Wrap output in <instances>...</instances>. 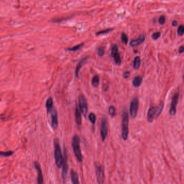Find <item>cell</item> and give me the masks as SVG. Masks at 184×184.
Instances as JSON below:
<instances>
[{"instance_id": "obj_17", "label": "cell", "mask_w": 184, "mask_h": 184, "mask_svg": "<svg viewBox=\"0 0 184 184\" xmlns=\"http://www.w3.org/2000/svg\"><path fill=\"white\" fill-rule=\"evenodd\" d=\"M142 82H143V77L140 76H136L134 78V79L132 82V84L135 87L137 88L140 87L141 85Z\"/></svg>"}, {"instance_id": "obj_31", "label": "cell", "mask_w": 184, "mask_h": 184, "mask_svg": "<svg viewBox=\"0 0 184 184\" xmlns=\"http://www.w3.org/2000/svg\"><path fill=\"white\" fill-rule=\"evenodd\" d=\"M158 22L159 23V24H161V25L165 24V23L166 22L165 16L162 15V16H160L159 19H158Z\"/></svg>"}, {"instance_id": "obj_21", "label": "cell", "mask_w": 184, "mask_h": 184, "mask_svg": "<svg viewBox=\"0 0 184 184\" xmlns=\"http://www.w3.org/2000/svg\"><path fill=\"white\" fill-rule=\"evenodd\" d=\"M99 83V77L98 75H95L94 76L91 81L92 85L95 87H97Z\"/></svg>"}, {"instance_id": "obj_2", "label": "cell", "mask_w": 184, "mask_h": 184, "mask_svg": "<svg viewBox=\"0 0 184 184\" xmlns=\"http://www.w3.org/2000/svg\"><path fill=\"white\" fill-rule=\"evenodd\" d=\"M128 115L126 108L124 109L122 113V137L124 140H126L128 135Z\"/></svg>"}, {"instance_id": "obj_20", "label": "cell", "mask_w": 184, "mask_h": 184, "mask_svg": "<svg viewBox=\"0 0 184 184\" xmlns=\"http://www.w3.org/2000/svg\"><path fill=\"white\" fill-rule=\"evenodd\" d=\"M140 63H141V60H140V57L136 56L135 58L134 61V69H136V70L138 69L140 67Z\"/></svg>"}, {"instance_id": "obj_35", "label": "cell", "mask_w": 184, "mask_h": 184, "mask_svg": "<svg viewBox=\"0 0 184 184\" xmlns=\"http://www.w3.org/2000/svg\"><path fill=\"white\" fill-rule=\"evenodd\" d=\"M177 25H178V23H177V21H172V26L176 27Z\"/></svg>"}, {"instance_id": "obj_8", "label": "cell", "mask_w": 184, "mask_h": 184, "mask_svg": "<svg viewBox=\"0 0 184 184\" xmlns=\"http://www.w3.org/2000/svg\"><path fill=\"white\" fill-rule=\"evenodd\" d=\"M100 134L101 140L104 142L108 136V128H107V118L106 116H103L100 125Z\"/></svg>"}, {"instance_id": "obj_19", "label": "cell", "mask_w": 184, "mask_h": 184, "mask_svg": "<svg viewBox=\"0 0 184 184\" xmlns=\"http://www.w3.org/2000/svg\"><path fill=\"white\" fill-rule=\"evenodd\" d=\"M45 106L47 110V113H50L52 111L53 107V100L52 97H49V98L47 99Z\"/></svg>"}, {"instance_id": "obj_33", "label": "cell", "mask_w": 184, "mask_h": 184, "mask_svg": "<svg viewBox=\"0 0 184 184\" xmlns=\"http://www.w3.org/2000/svg\"><path fill=\"white\" fill-rule=\"evenodd\" d=\"M178 51L179 54H182L184 52V46H181L180 47Z\"/></svg>"}, {"instance_id": "obj_34", "label": "cell", "mask_w": 184, "mask_h": 184, "mask_svg": "<svg viewBox=\"0 0 184 184\" xmlns=\"http://www.w3.org/2000/svg\"><path fill=\"white\" fill-rule=\"evenodd\" d=\"M108 88H109V87H108V85L107 84H103V90L104 91H106L107 90H108Z\"/></svg>"}, {"instance_id": "obj_15", "label": "cell", "mask_w": 184, "mask_h": 184, "mask_svg": "<svg viewBox=\"0 0 184 184\" xmlns=\"http://www.w3.org/2000/svg\"><path fill=\"white\" fill-rule=\"evenodd\" d=\"M88 58V57H85V58H83V60H82L79 63H78V64H77L76 68V70H75L76 77H78V76H79V72H80V70L82 68V66H83L85 64V63H86V62H87Z\"/></svg>"}, {"instance_id": "obj_27", "label": "cell", "mask_w": 184, "mask_h": 184, "mask_svg": "<svg viewBox=\"0 0 184 184\" xmlns=\"http://www.w3.org/2000/svg\"><path fill=\"white\" fill-rule=\"evenodd\" d=\"M113 28H108V29H104V30H101V31H98V32H97L96 33V35H101V34H107L109 32H110V31L113 30Z\"/></svg>"}, {"instance_id": "obj_23", "label": "cell", "mask_w": 184, "mask_h": 184, "mask_svg": "<svg viewBox=\"0 0 184 184\" xmlns=\"http://www.w3.org/2000/svg\"><path fill=\"white\" fill-rule=\"evenodd\" d=\"M83 44H84V43H81L80 44H78V45H76L74 46L73 47H71V48L66 49V50H68V51H75L79 50L81 48V47L83 45Z\"/></svg>"}, {"instance_id": "obj_22", "label": "cell", "mask_w": 184, "mask_h": 184, "mask_svg": "<svg viewBox=\"0 0 184 184\" xmlns=\"http://www.w3.org/2000/svg\"><path fill=\"white\" fill-rule=\"evenodd\" d=\"M109 113L111 117H113L116 115V109L115 107L110 106L109 108Z\"/></svg>"}, {"instance_id": "obj_26", "label": "cell", "mask_w": 184, "mask_h": 184, "mask_svg": "<svg viewBox=\"0 0 184 184\" xmlns=\"http://www.w3.org/2000/svg\"><path fill=\"white\" fill-rule=\"evenodd\" d=\"M14 153V152L11 151H9L7 152H1L0 153V154L2 156H4V157H8L9 156H11V155H13Z\"/></svg>"}, {"instance_id": "obj_16", "label": "cell", "mask_w": 184, "mask_h": 184, "mask_svg": "<svg viewBox=\"0 0 184 184\" xmlns=\"http://www.w3.org/2000/svg\"><path fill=\"white\" fill-rule=\"evenodd\" d=\"M75 120L77 124L78 125H81L82 124V117L81 112L78 106L76 107L75 111Z\"/></svg>"}, {"instance_id": "obj_10", "label": "cell", "mask_w": 184, "mask_h": 184, "mask_svg": "<svg viewBox=\"0 0 184 184\" xmlns=\"http://www.w3.org/2000/svg\"><path fill=\"white\" fill-rule=\"evenodd\" d=\"M179 95L178 93H176L173 96L172 98L171 107L170 109V115L171 116H174L176 114L177 111V105L179 99Z\"/></svg>"}, {"instance_id": "obj_7", "label": "cell", "mask_w": 184, "mask_h": 184, "mask_svg": "<svg viewBox=\"0 0 184 184\" xmlns=\"http://www.w3.org/2000/svg\"><path fill=\"white\" fill-rule=\"evenodd\" d=\"M139 109V100L137 97L133 98L131 101L130 107V115L132 118H135L137 115Z\"/></svg>"}, {"instance_id": "obj_1", "label": "cell", "mask_w": 184, "mask_h": 184, "mask_svg": "<svg viewBox=\"0 0 184 184\" xmlns=\"http://www.w3.org/2000/svg\"><path fill=\"white\" fill-rule=\"evenodd\" d=\"M164 107V104L162 101L157 107H151L147 112V119L148 122H152L153 121L158 118L161 114Z\"/></svg>"}, {"instance_id": "obj_36", "label": "cell", "mask_w": 184, "mask_h": 184, "mask_svg": "<svg viewBox=\"0 0 184 184\" xmlns=\"http://www.w3.org/2000/svg\"><path fill=\"white\" fill-rule=\"evenodd\" d=\"M183 81H184V74H183Z\"/></svg>"}, {"instance_id": "obj_5", "label": "cell", "mask_w": 184, "mask_h": 184, "mask_svg": "<svg viewBox=\"0 0 184 184\" xmlns=\"http://www.w3.org/2000/svg\"><path fill=\"white\" fill-rule=\"evenodd\" d=\"M96 166V174L97 182L101 184L103 183L105 179L104 167L99 164H95Z\"/></svg>"}, {"instance_id": "obj_32", "label": "cell", "mask_w": 184, "mask_h": 184, "mask_svg": "<svg viewBox=\"0 0 184 184\" xmlns=\"http://www.w3.org/2000/svg\"><path fill=\"white\" fill-rule=\"evenodd\" d=\"M130 72L126 71L124 72V73L123 74V77L125 78V79H127V78H128L129 76H130Z\"/></svg>"}, {"instance_id": "obj_30", "label": "cell", "mask_w": 184, "mask_h": 184, "mask_svg": "<svg viewBox=\"0 0 184 184\" xmlns=\"http://www.w3.org/2000/svg\"><path fill=\"white\" fill-rule=\"evenodd\" d=\"M97 54L99 56L102 57L103 56H104L105 54V49L103 47H101V48H98L97 50Z\"/></svg>"}, {"instance_id": "obj_6", "label": "cell", "mask_w": 184, "mask_h": 184, "mask_svg": "<svg viewBox=\"0 0 184 184\" xmlns=\"http://www.w3.org/2000/svg\"><path fill=\"white\" fill-rule=\"evenodd\" d=\"M78 101H79V107L81 112L84 117H86L88 110V103L85 97L82 94H81L78 97Z\"/></svg>"}, {"instance_id": "obj_13", "label": "cell", "mask_w": 184, "mask_h": 184, "mask_svg": "<svg viewBox=\"0 0 184 184\" xmlns=\"http://www.w3.org/2000/svg\"><path fill=\"white\" fill-rule=\"evenodd\" d=\"M34 166L37 172V182L39 184H42L43 182V178L40 164L38 162L36 161L34 162Z\"/></svg>"}, {"instance_id": "obj_24", "label": "cell", "mask_w": 184, "mask_h": 184, "mask_svg": "<svg viewBox=\"0 0 184 184\" xmlns=\"http://www.w3.org/2000/svg\"><path fill=\"white\" fill-rule=\"evenodd\" d=\"M89 119L92 124H95L96 120V117L94 113L91 112L89 115Z\"/></svg>"}, {"instance_id": "obj_9", "label": "cell", "mask_w": 184, "mask_h": 184, "mask_svg": "<svg viewBox=\"0 0 184 184\" xmlns=\"http://www.w3.org/2000/svg\"><path fill=\"white\" fill-rule=\"evenodd\" d=\"M111 56L113 58V60L117 65H120L122 63V60H121L120 56L119 54L118 46L117 44H113L111 49Z\"/></svg>"}, {"instance_id": "obj_29", "label": "cell", "mask_w": 184, "mask_h": 184, "mask_svg": "<svg viewBox=\"0 0 184 184\" xmlns=\"http://www.w3.org/2000/svg\"><path fill=\"white\" fill-rule=\"evenodd\" d=\"M160 36H161V33L157 31V32H155L152 34V38L153 39V40H157L158 39L160 38Z\"/></svg>"}, {"instance_id": "obj_3", "label": "cell", "mask_w": 184, "mask_h": 184, "mask_svg": "<svg viewBox=\"0 0 184 184\" xmlns=\"http://www.w3.org/2000/svg\"><path fill=\"white\" fill-rule=\"evenodd\" d=\"M72 147L75 153V155L78 162H83V155L82 154V151L80 146V139L79 136L75 135L72 140Z\"/></svg>"}, {"instance_id": "obj_11", "label": "cell", "mask_w": 184, "mask_h": 184, "mask_svg": "<svg viewBox=\"0 0 184 184\" xmlns=\"http://www.w3.org/2000/svg\"><path fill=\"white\" fill-rule=\"evenodd\" d=\"M68 156L67 153H66V151L64 149V156H63V162L62 165V178L63 180L64 181L65 180L66 174H67L68 170V165L67 163Z\"/></svg>"}, {"instance_id": "obj_4", "label": "cell", "mask_w": 184, "mask_h": 184, "mask_svg": "<svg viewBox=\"0 0 184 184\" xmlns=\"http://www.w3.org/2000/svg\"><path fill=\"white\" fill-rule=\"evenodd\" d=\"M54 147H55L54 156H55V160L56 165L58 168H61L63 165V155L62 154L60 143L57 138L55 139V140Z\"/></svg>"}, {"instance_id": "obj_12", "label": "cell", "mask_w": 184, "mask_h": 184, "mask_svg": "<svg viewBox=\"0 0 184 184\" xmlns=\"http://www.w3.org/2000/svg\"><path fill=\"white\" fill-rule=\"evenodd\" d=\"M51 126L54 130H56L58 127V114L57 112L55 109L51 111Z\"/></svg>"}, {"instance_id": "obj_28", "label": "cell", "mask_w": 184, "mask_h": 184, "mask_svg": "<svg viewBox=\"0 0 184 184\" xmlns=\"http://www.w3.org/2000/svg\"><path fill=\"white\" fill-rule=\"evenodd\" d=\"M178 34L179 36H182L184 34V25H180L178 28Z\"/></svg>"}, {"instance_id": "obj_14", "label": "cell", "mask_w": 184, "mask_h": 184, "mask_svg": "<svg viewBox=\"0 0 184 184\" xmlns=\"http://www.w3.org/2000/svg\"><path fill=\"white\" fill-rule=\"evenodd\" d=\"M145 36L144 35L142 34L140 35L138 38L136 39V40H132L130 43V45L132 47L137 46L141 44H142L145 41Z\"/></svg>"}, {"instance_id": "obj_25", "label": "cell", "mask_w": 184, "mask_h": 184, "mask_svg": "<svg viewBox=\"0 0 184 184\" xmlns=\"http://www.w3.org/2000/svg\"><path fill=\"white\" fill-rule=\"evenodd\" d=\"M121 40H122V42L125 45H126L127 44L128 40L127 35L125 33H123L122 34V35H121Z\"/></svg>"}, {"instance_id": "obj_18", "label": "cell", "mask_w": 184, "mask_h": 184, "mask_svg": "<svg viewBox=\"0 0 184 184\" xmlns=\"http://www.w3.org/2000/svg\"><path fill=\"white\" fill-rule=\"evenodd\" d=\"M70 175H71V178L72 183H79V180H78V175L77 172L73 170H71L70 172Z\"/></svg>"}]
</instances>
